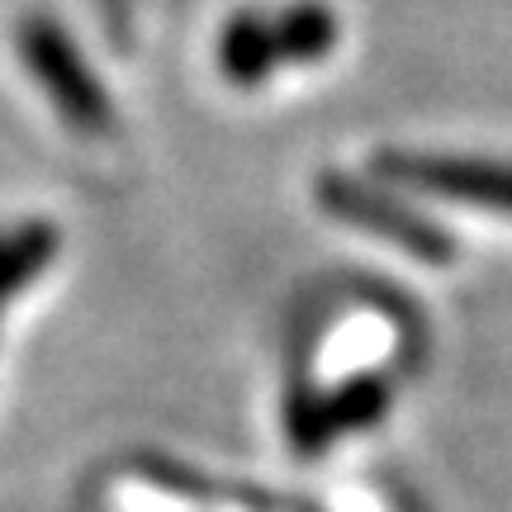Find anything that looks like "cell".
<instances>
[{"mask_svg": "<svg viewBox=\"0 0 512 512\" xmlns=\"http://www.w3.org/2000/svg\"><path fill=\"white\" fill-rule=\"evenodd\" d=\"M337 48V15L323 0H290L275 10H238L219 34V72L233 86H266L271 76L313 67Z\"/></svg>", "mask_w": 512, "mask_h": 512, "instance_id": "cell-1", "label": "cell"}, {"mask_svg": "<svg viewBox=\"0 0 512 512\" xmlns=\"http://www.w3.org/2000/svg\"><path fill=\"white\" fill-rule=\"evenodd\" d=\"M19 53L34 72L38 91L53 100V110L62 114V124L86 138H105L114 128V100L105 95L100 76L86 67L81 48L72 34L48 15H29L19 24Z\"/></svg>", "mask_w": 512, "mask_h": 512, "instance_id": "cell-2", "label": "cell"}, {"mask_svg": "<svg viewBox=\"0 0 512 512\" xmlns=\"http://www.w3.org/2000/svg\"><path fill=\"white\" fill-rule=\"evenodd\" d=\"M318 204L328 209L332 219L351 223L356 233H370V238L389 242V247H399V252L418 256V261L446 266V261L456 256V242L446 238L427 214H418L408 200H399L389 185L332 171V176L318 181Z\"/></svg>", "mask_w": 512, "mask_h": 512, "instance_id": "cell-3", "label": "cell"}, {"mask_svg": "<svg viewBox=\"0 0 512 512\" xmlns=\"http://www.w3.org/2000/svg\"><path fill=\"white\" fill-rule=\"evenodd\" d=\"M394 375L389 370H361V375H347L332 389H294L290 394V437L294 446L313 456V451H328L332 441L351 437V432H366L389 413L394 403Z\"/></svg>", "mask_w": 512, "mask_h": 512, "instance_id": "cell-4", "label": "cell"}, {"mask_svg": "<svg viewBox=\"0 0 512 512\" xmlns=\"http://www.w3.org/2000/svg\"><path fill=\"white\" fill-rule=\"evenodd\" d=\"M380 176L389 185L418 190L465 209L512 214V162L484 157H441V152H380Z\"/></svg>", "mask_w": 512, "mask_h": 512, "instance_id": "cell-5", "label": "cell"}, {"mask_svg": "<svg viewBox=\"0 0 512 512\" xmlns=\"http://www.w3.org/2000/svg\"><path fill=\"white\" fill-rule=\"evenodd\" d=\"M57 247H62V233L43 219L0 228V313H5V304H10L15 294H24L38 275L48 271V261L57 256Z\"/></svg>", "mask_w": 512, "mask_h": 512, "instance_id": "cell-6", "label": "cell"}]
</instances>
